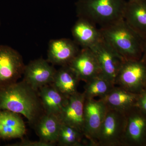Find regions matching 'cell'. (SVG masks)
<instances>
[{
    "label": "cell",
    "mask_w": 146,
    "mask_h": 146,
    "mask_svg": "<svg viewBox=\"0 0 146 146\" xmlns=\"http://www.w3.org/2000/svg\"><path fill=\"white\" fill-rule=\"evenodd\" d=\"M85 100L84 92H78L69 97L59 116L62 123L76 128L83 133Z\"/></svg>",
    "instance_id": "obj_12"
},
{
    "label": "cell",
    "mask_w": 146,
    "mask_h": 146,
    "mask_svg": "<svg viewBox=\"0 0 146 146\" xmlns=\"http://www.w3.org/2000/svg\"><path fill=\"white\" fill-rule=\"evenodd\" d=\"M26 133L25 125L19 114L0 110V139H22Z\"/></svg>",
    "instance_id": "obj_15"
},
{
    "label": "cell",
    "mask_w": 146,
    "mask_h": 146,
    "mask_svg": "<svg viewBox=\"0 0 146 146\" xmlns=\"http://www.w3.org/2000/svg\"><path fill=\"white\" fill-rule=\"evenodd\" d=\"M38 94L45 113L59 117L68 98L60 94L52 84L40 88Z\"/></svg>",
    "instance_id": "obj_20"
},
{
    "label": "cell",
    "mask_w": 146,
    "mask_h": 146,
    "mask_svg": "<svg viewBox=\"0 0 146 146\" xmlns=\"http://www.w3.org/2000/svg\"><path fill=\"white\" fill-rule=\"evenodd\" d=\"M108 108L101 99L86 98L84 104L83 133L90 143L96 146V141Z\"/></svg>",
    "instance_id": "obj_8"
},
{
    "label": "cell",
    "mask_w": 146,
    "mask_h": 146,
    "mask_svg": "<svg viewBox=\"0 0 146 146\" xmlns=\"http://www.w3.org/2000/svg\"><path fill=\"white\" fill-rule=\"evenodd\" d=\"M138 94H134L123 88L115 86L110 92L102 98L108 109L117 110L125 114L136 106Z\"/></svg>",
    "instance_id": "obj_17"
},
{
    "label": "cell",
    "mask_w": 146,
    "mask_h": 146,
    "mask_svg": "<svg viewBox=\"0 0 146 146\" xmlns=\"http://www.w3.org/2000/svg\"><path fill=\"white\" fill-rule=\"evenodd\" d=\"M80 81L86 83L102 73L96 56L89 48H82L68 65Z\"/></svg>",
    "instance_id": "obj_11"
},
{
    "label": "cell",
    "mask_w": 146,
    "mask_h": 146,
    "mask_svg": "<svg viewBox=\"0 0 146 146\" xmlns=\"http://www.w3.org/2000/svg\"><path fill=\"white\" fill-rule=\"evenodd\" d=\"M74 41L82 48H91L102 37L100 29L85 18H79L72 30Z\"/></svg>",
    "instance_id": "obj_16"
},
{
    "label": "cell",
    "mask_w": 146,
    "mask_h": 146,
    "mask_svg": "<svg viewBox=\"0 0 146 146\" xmlns=\"http://www.w3.org/2000/svg\"><path fill=\"white\" fill-rule=\"evenodd\" d=\"M126 125L125 114L108 109L98 133L96 146H123Z\"/></svg>",
    "instance_id": "obj_4"
},
{
    "label": "cell",
    "mask_w": 146,
    "mask_h": 146,
    "mask_svg": "<svg viewBox=\"0 0 146 146\" xmlns=\"http://www.w3.org/2000/svg\"><path fill=\"white\" fill-rule=\"evenodd\" d=\"M116 86L112 82L101 73L86 83L84 91L86 98H103Z\"/></svg>",
    "instance_id": "obj_21"
},
{
    "label": "cell",
    "mask_w": 146,
    "mask_h": 146,
    "mask_svg": "<svg viewBox=\"0 0 146 146\" xmlns=\"http://www.w3.org/2000/svg\"><path fill=\"white\" fill-rule=\"evenodd\" d=\"M57 145L60 146H90V142L83 132L62 122Z\"/></svg>",
    "instance_id": "obj_22"
},
{
    "label": "cell",
    "mask_w": 146,
    "mask_h": 146,
    "mask_svg": "<svg viewBox=\"0 0 146 146\" xmlns=\"http://www.w3.org/2000/svg\"><path fill=\"white\" fill-rule=\"evenodd\" d=\"M80 80L68 65L61 66L57 70L52 83L58 91L67 98L77 93Z\"/></svg>",
    "instance_id": "obj_19"
},
{
    "label": "cell",
    "mask_w": 146,
    "mask_h": 146,
    "mask_svg": "<svg viewBox=\"0 0 146 146\" xmlns=\"http://www.w3.org/2000/svg\"><path fill=\"white\" fill-rule=\"evenodd\" d=\"M123 18L130 27L144 39L146 37V0L127 1Z\"/></svg>",
    "instance_id": "obj_14"
},
{
    "label": "cell",
    "mask_w": 146,
    "mask_h": 146,
    "mask_svg": "<svg viewBox=\"0 0 146 146\" xmlns=\"http://www.w3.org/2000/svg\"><path fill=\"white\" fill-rule=\"evenodd\" d=\"M104 38L125 60H141L144 39L123 18L100 29Z\"/></svg>",
    "instance_id": "obj_2"
},
{
    "label": "cell",
    "mask_w": 146,
    "mask_h": 146,
    "mask_svg": "<svg viewBox=\"0 0 146 146\" xmlns=\"http://www.w3.org/2000/svg\"><path fill=\"white\" fill-rule=\"evenodd\" d=\"M146 64L139 60H125L118 73L116 85L134 94L145 88Z\"/></svg>",
    "instance_id": "obj_7"
},
{
    "label": "cell",
    "mask_w": 146,
    "mask_h": 146,
    "mask_svg": "<svg viewBox=\"0 0 146 146\" xmlns=\"http://www.w3.org/2000/svg\"><path fill=\"white\" fill-rule=\"evenodd\" d=\"M57 70L43 58L30 62L25 66L24 80L36 91L43 86L53 82Z\"/></svg>",
    "instance_id": "obj_10"
},
{
    "label": "cell",
    "mask_w": 146,
    "mask_h": 146,
    "mask_svg": "<svg viewBox=\"0 0 146 146\" xmlns=\"http://www.w3.org/2000/svg\"><path fill=\"white\" fill-rule=\"evenodd\" d=\"M137 1V0H128L129 1Z\"/></svg>",
    "instance_id": "obj_26"
},
{
    "label": "cell",
    "mask_w": 146,
    "mask_h": 146,
    "mask_svg": "<svg viewBox=\"0 0 146 146\" xmlns=\"http://www.w3.org/2000/svg\"><path fill=\"white\" fill-rule=\"evenodd\" d=\"M55 145L54 144L45 143L40 140L38 141H32L24 139L23 138H22L21 142L13 144L11 145H9V146H53Z\"/></svg>",
    "instance_id": "obj_23"
},
{
    "label": "cell",
    "mask_w": 146,
    "mask_h": 146,
    "mask_svg": "<svg viewBox=\"0 0 146 146\" xmlns=\"http://www.w3.org/2000/svg\"><path fill=\"white\" fill-rule=\"evenodd\" d=\"M89 48L96 56L102 74L116 85L118 73L125 60L106 41L102 36Z\"/></svg>",
    "instance_id": "obj_6"
},
{
    "label": "cell",
    "mask_w": 146,
    "mask_h": 146,
    "mask_svg": "<svg viewBox=\"0 0 146 146\" xmlns=\"http://www.w3.org/2000/svg\"><path fill=\"white\" fill-rule=\"evenodd\" d=\"M25 65L16 50L7 45H0V89L18 82Z\"/></svg>",
    "instance_id": "obj_5"
},
{
    "label": "cell",
    "mask_w": 146,
    "mask_h": 146,
    "mask_svg": "<svg viewBox=\"0 0 146 146\" xmlns=\"http://www.w3.org/2000/svg\"><path fill=\"white\" fill-rule=\"evenodd\" d=\"M126 117L123 146H144L146 143V113L134 106Z\"/></svg>",
    "instance_id": "obj_9"
},
{
    "label": "cell",
    "mask_w": 146,
    "mask_h": 146,
    "mask_svg": "<svg viewBox=\"0 0 146 146\" xmlns=\"http://www.w3.org/2000/svg\"><path fill=\"white\" fill-rule=\"evenodd\" d=\"M125 0H77L78 18H85L101 27L123 18Z\"/></svg>",
    "instance_id": "obj_3"
},
{
    "label": "cell",
    "mask_w": 146,
    "mask_h": 146,
    "mask_svg": "<svg viewBox=\"0 0 146 146\" xmlns=\"http://www.w3.org/2000/svg\"><path fill=\"white\" fill-rule=\"evenodd\" d=\"M146 146V143L145 144V146Z\"/></svg>",
    "instance_id": "obj_28"
},
{
    "label": "cell",
    "mask_w": 146,
    "mask_h": 146,
    "mask_svg": "<svg viewBox=\"0 0 146 146\" xmlns=\"http://www.w3.org/2000/svg\"><path fill=\"white\" fill-rule=\"evenodd\" d=\"M136 106L146 113V88L138 94Z\"/></svg>",
    "instance_id": "obj_24"
},
{
    "label": "cell",
    "mask_w": 146,
    "mask_h": 146,
    "mask_svg": "<svg viewBox=\"0 0 146 146\" xmlns=\"http://www.w3.org/2000/svg\"><path fill=\"white\" fill-rule=\"evenodd\" d=\"M77 45L74 41L67 38L51 40L47 60L53 65H69L79 51Z\"/></svg>",
    "instance_id": "obj_13"
},
{
    "label": "cell",
    "mask_w": 146,
    "mask_h": 146,
    "mask_svg": "<svg viewBox=\"0 0 146 146\" xmlns=\"http://www.w3.org/2000/svg\"><path fill=\"white\" fill-rule=\"evenodd\" d=\"M145 88H146V87H145Z\"/></svg>",
    "instance_id": "obj_29"
},
{
    "label": "cell",
    "mask_w": 146,
    "mask_h": 146,
    "mask_svg": "<svg viewBox=\"0 0 146 146\" xmlns=\"http://www.w3.org/2000/svg\"><path fill=\"white\" fill-rule=\"evenodd\" d=\"M1 20H0V27H1Z\"/></svg>",
    "instance_id": "obj_27"
},
{
    "label": "cell",
    "mask_w": 146,
    "mask_h": 146,
    "mask_svg": "<svg viewBox=\"0 0 146 146\" xmlns=\"http://www.w3.org/2000/svg\"><path fill=\"white\" fill-rule=\"evenodd\" d=\"M141 60V61L146 64V37L144 39L143 55Z\"/></svg>",
    "instance_id": "obj_25"
},
{
    "label": "cell",
    "mask_w": 146,
    "mask_h": 146,
    "mask_svg": "<svg viewBox=\"0 0 146 146\" xmlns=\"http://www.w3.org/2000/svg\"><path fill=\"white\" fill-rule=\"evenodd\" d=\"M61 123L58 116L45 113L33 127L40 141L56 145Z\"/></svg>",
    "instance_id": "obj_18"
},
{
    "label": "cell",
    "mask_w": 146,
    "mask_h": 146,
    "mask_svg": "<svg viewBox=\"0 0 146 146\" xmlns=\"http://www.w3.org/2000/svg\"><path fill=\"white\" fill-rule=\"evenodd\" d=\"M0 110L23 115L32 127L45 113L38 91L23 80L0 89Z\"/></svg>",
    "instance_id": "obj_1"
}]
</instances>
